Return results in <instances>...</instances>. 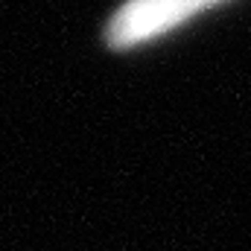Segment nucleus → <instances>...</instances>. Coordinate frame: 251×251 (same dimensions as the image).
<instances>
[{
    "label": "nucleus",
    "instance_id": "obj_1",
    "mask_svg": "<svg viewBox=\"0 0 251 251\" xmlns=\"http://www.w3.org/2000/svg\"><path fill=\"white\" fill-rule=\"evenodd\" d=\"M193 12L196 6L190 0H128L108 24V44L114 47L140 44L176 26Z\"/></svg>",
    "mask_w": 251,
    "mask_h": 251
},
{
    "label": "nucleus",
    "instance_id": "obj_2",
    "mask_svg": "<svg viewBox=\"0 0 251 251\" xmlns=\"http://www.w3.org/2000/svg\"><path fill=\"white\" fill-rule=\"evenodd\" d=\"M190 3H193V6L199 9V6H210V3H216V0H190Z\"/></svg>",
    "mask_w": 251,
    "mask_h": 251
}]
</instances>
